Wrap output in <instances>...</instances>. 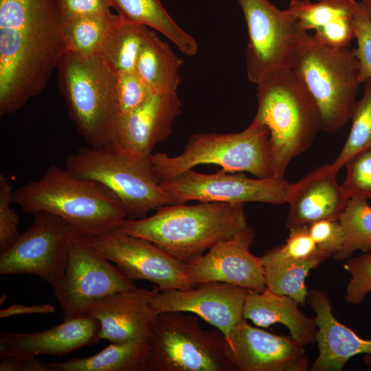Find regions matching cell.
Returning a JSON list of instances; mask_svg holds the SVG:
<instances>
[{
    "mask_svg": "<svg viewBox=\"0 0 371 371\" xmlns=\"http://www.w3.org/2000/svg\"><path fill=\"white\" fill-rule=\"evenodd\" d=\"M57 0H0V115L45 88L66 52Z\"/></svg>",
    "mask_w": 371,
    "mask_h": 371,
    "instance_id": "obj_1",
    "label": "cell"
},
{
    "mask_svg": "<svg viewBox=\"0 0 371 371\" xmlns=\"http://www.w3.org/2000/svg\"><path fill=\"white\" fill-rule=\"evenodd\" d=\"M118 229L150 241L186 264L221 240L255 238L247 222L244 203L166 205L148 217L126 218Z\"/></svg>",
    "mask_w": 371,
    "mask_h": 371,
    "instance_id": "obj_2",
    "label": "cell"
},
{
    "mask_svg": "<svg viewBox=\"0 0 371 371\" xmlns=\"http://www.w3.org/2000/svg\"><path fill=\"white\" fill-rule=\"evenodd\" d=\"M12 203L25 214L56 215L88 238L114 231L128 218L121 201L109 188L56 165L50 166L36 180L14 189Z\"/></svg>",
    "mask_w": 371,
    "mask_h": 371,
    "instance_id": "obj_3",
    "label": "cell"
},
{
    "mask_svg": "<svg viewBox=\"0 0 371 371\" xmlns=\"http://www.w3.org/2000/svg\"><path fill=\"white\" fill-rule=\"evenodd\" d=\"M256 89L258 109L251 123L267 128L273 176L282 178L291 160L311 146L321 130L320 112L291 69L267 76Z\"/></svg>",
    "mask_w": 371,
    "mask_h": 371,
    "instance_id": "obj_4",
    "label": "cell"
},
{
    "mask_svg": "<svg viewBox=\"0 0 371 371\" xmlns=\"http://www.w3.org/2000/svg\"><path fill=\"white\" fill-rule=\"evenodd\" d=\"M56 68L60 91L79 135L90 146L111 145L119 115L116 75L98 55L69 51Z\"/></svg>",
    "mask_w": 371,
    "mask_h": 371,
    "instance_id": "obj_5",
    "label": "cell"
},
{
    "mask_svg": "<svg viewBox=\"0 0 371 371\" xmlns=\"http://www.w3.org/2000/svg\"><path fill=\"white\" fill-rule=\"evenodd\" d=\"M291 69L319 108L322 131L333 133L350 120L361 83L352 50L330 47L306 33L294 53Z\"/></svg>",
    "mask_w": 371,
    "mask_h": 371,
    "instance_id": "obj_6",
    "label": "cell"
},
{
    "mask_svg": "<svg viewBox=\"0 0 371 371\" xmlns=\"http://www.w3.org/2000/svg\"><path fill=\"white\" fill-rule=\"evenodd\" d=\"M150 156L134 157L112 145L81 146L66 157L65 167L75 175L109 188L121 201L127 218H138L175 204L161 187Z\"/></svg>",
    "mask_w": 371,
    "mask_h": 371,
    "instance_id": "obj_7",
    "label": "cell"
},
{
    "mask_svg": "<svg viewBox=\"0 0 371 371\" xmlns=\"http://www.w3.org/2000/svg\"><path fill=\"white\" fill-rule=\"evenodd\" d=\"M268 139L265 126L251 123L239 133L194 134L179 155L156 153L150 159L159 182L203 164L218 165L225 172H247L258 178L274 177Z\"/></svg>",
    "mask_w": 371,
    "mask_h": 371,
    "instance_id": "obj_8",
    "label": "cell"
},
{
    "mask_svg": "<svg viewBox=\"0 0 371 371\" xmlns=\"http://www.w3.org/2000/svg\"><path fill=\"white\" fill-rule=\"evenodd\" d=\"M146 371H236L229 344L218 329H205L181 312L158 315Z\"/></svg>",
    "mask_w": 371,
    "mask_h": 371,
    "instance_id": "obj_9",
    "label": "cell"
},
{
    "mask_svg": "<svg viewBox=\"0 0 371 371\" xmlns=\"http://www.w3.org/2000/svg\"><path fill=\"white\" fill-rule=\"evenodd\" d=\"M32 225L0 252V274H31L47 282L60 298L71 239L74 232L63 218L50 213L32 214Z\"/></svg>",
    "mask_w": 371,
    "mask_h": 371,
    "instance_id": "obj_10",
    "label": "cell"
},
{
    "mask_svg": "<svg viewBox=\"0 0 371 371\" xmlns=\"http://www.w3.org/2000/svg\"><path fill=\"white\" fill-rule=\"evenodd\" d=\"M246 22L247 75L254 84L273 73L291 69L294 53L307 33L286 10L269 0H236Z\"/></svg>",
    "mask_w": 371,
    "mask_h": 371,
    "instance_id": "obj_11",
    "label": "cell"
},
{
    "mask_svg": "<svg viewBox=\"0 0 371 371\" xmlns=\"http://www.w3.org/2000/svg\"><path fill=\"white\" fill-rule=\"evenodd\" d=\"M175 203L188 201L287 203L291 183L284 177L251 179L221 170L204 174L188 170L159 182Z\"/></svg>",
    "mask_w": 371,
    "mask_h": 371,
    "instance_id": "obj_12",
    "label": "cell"
},
{
    "mask_svg": "<svg viewBox=\"0 0 371 371\" xmlns=\"http://www.w3.org/2000/svg\"><path fill=\"white\" fill-rule=\"evenodd\" d=\"M135 289L132 280L95 249L88 237L74 233L58 300L64 319L82 315L97 300Z\"/></svg>",
    "mask_w": 371,
    "mask_h": 371,
    "instance_id": "obj_13",
    "label": "cell"
},
{
    "mask_svg": "<svg viewBox=\"0 0 371 371\" xmlns=\"http://www.w3.org/2000/svg\"><path fill=\"white\" fill-rule=\"evenodd\" d=\"M89 238L95 249L131 280L151 282L161 291L194 287L188 276V265L148 240L118 229Z\"/></svg>",
    "mask_w": 371,
    "mask_h": 371,
    "instance_id": "obj_14",
    "label": "cell"
},
{
    "mask_svg": "<svg viewBox=\"0 0 371 371\" xmlns=\"http://www.w3.org/2000/svg\"><path fill=\"white\" fill-rule=\"evenodd\" d=\"M250 290L217 282L199 284L188 290L159 291L150 305L157 314L190 313L221 330L228 343L233 328L243 318L246 297Z\"/></svg>",
    "mask_w": 371,
    "mask_h": 371,
    "instance_id": "obj_15",
    "label": "cell"
},
{
    "mask_svg": "<svg viewBox=\"0 0 371 371\" xmlns=\"http://www.w3.org/2000/svg\"><path fill=\"white\" fill-rule=\"evenodd\" d=\"M159 291L155 285L111 294L91 303L83 314L98 321L100 339L111 343L152 339L159 314L150 302Z\"/></svg>",
    "mask_w": 371,
    "mask_h": 371,
    "instance_id": "obj_16",
    "label": "cell"
},
{
    "mask_svg": "<svg viewBox=\"0 0 371 371\" xmlns=\"http://www.w3.org/2000/svg\"><path fill=\"white\" fill-rule=\"evenodd\" d=\"M229 344L236 371H306L309 359L304 346L291 336L269 333L241 320Z\"/></svg>",
    "mask_w": 371,
    "mask_h": 371,
    "instance_id": "obj_17",
    "label": "cell"
},
{
    "mask_svg": "<svg viewBox=\"0 0 371 371\" xmlns=\"http://www.w3.org/2000/svg\"><path fill=\"white\" fill-rule=\"evenodd\" d=\"M181 107L177 92L155 93L137 109L118 115L111 145L134 157H150L155 146L170 135Z\"/></svg>",
    "mask_w": 371,
    "mask_h": 371,
    "instance_id": "obj_18",
    "label": "cell"
},
{
    "mask_svg": "<svg viewBox=\"0 0 371 371\" xmlns=\"http://www.w3.org/2000/svg\"><path fill=\"white\" fill-rule=\"evenodd\" d=\"M254 239L236 238L218 242L205 253L188 263L191 284L217 282L256 292L267 289L261 257L249 248Z\"/></svg>",
    "mask_w": 371,
    "mask_h": 371,
    "instance_id": "obj_19",
    "label": "cell"
},
{
    "mask_svg": "<svg viewBox=\"0 0 371 371\" xmlns=\"http://www.w3.org/2000/svg\"><path fill=\"white\" fill-rule=\"evenodd\" d=\"M99 331L98 321L82 314L64 319L61 324L45 330L29 333H1L0 357L62 356L98 342Z\"/></svg>",
    "mask_w": 371,
    "mask_h": 371,
    "instance_id": "obj_20",
    "label": "cell"
},
{
    "mask_svg": "<svg viewBox=\"0 0 371 371\" xmlns=\"http://www.w3.org/2000/svg\"><path fill=\"white\" fill-rule=\"evenodd\" d=\"M337 172L332 164H326L292 183L286 223L289 229L320 220L339 219L349 199L337 182Z\"/></svg>",
    "mask_w": 371,
    "mask_h": 371,
    "instance_id": "obj_21",
    "label": "cell"
},
{
    "mask_svg": "<svg viewBox=\"0 0 371 371\" xmlns=\"http://www.w3.org/2000/svg\"><path fill=\"white\" fill-rule=\"evenodd\" d=\"M306 302L315 313L319 351L310 370L340 371L354 356L371 353V340L360 337L334 317L326 292L310 291Z\"/></svg>",
    "mask_w": 371,
    "mask_h": 371,
    "instance_id": "obj_22",
    "label": "cell"
},
{
    "mask_svg": "<svg viewBox=\"0 0 371 371\" xmlns=\"http://www.w3.org/2000/svg\"><path fill=\"white\" fill-rule=\"evenodd\" d=\"M357 3L356 0H291L287 10L303 30H314V35L324 44L345 48L355 37L353 18Z\"/></svg>",
    "mask_w": 371,
    "mask_h": 371,
    "instance_id": "obj_23",
    "label": "cell"
},
{
    "mask_svg": "<svg viewBox=\"0 0 371 371\" xmlns=\"http://www.w3.org/2000/svg\"><path fill=\"white\" fill-rule=\"evenodd\" d=\"M298 305L291 297L267 289L262 292L250 291L245 300L243 318L265 328L277 323L283 324L290 336L304 346L316 342L317 327L315 318L306 316Z\"/></svg>",
    "mask_w": 371,
    "mask_h": 371,
    "instance_id": "obj_24",
    "label": "cell"
},
{
    "mask_svg": "<svg viewBox=\"0 0 371 371\" xmlns=\"http://www.w3.org/2000/svg\"><path fill=\"white\" fill-rule=\"evenodd\" d=\"M151 348L150 339L111 343L90 357L45 365L49 371H146Z\"/></svg>",
    "mask_w": 371,
    "mask_h": 371,
    "instance_id": "obj_25",
    "label": "cell"
},
{
    "mask_svg": "<svg viewBox=\"0 0 371 371\" xmlns=\"http://www.w3.org/2000/svg\"><path fill=\"white\" fill-rule=\"evenodd\" d=\"M182 63L170 45L147 27L135 67L147 85L155 93L177 92Z\"/></svg>",
    "mask_w": 371,
    "mask_h": 371,
    "instance_id": "obj_26",
    "label": "cell"
},
{
    "mask_svg": "<svg viewBox=\"0 0 371 371\" xmlns=\"http://www.w3.org/2000/svg\"><path fill=\"white\" fill-rule=\"evenodd\" d=\"M112 8L124 21L158 31L184 54L194 56L196 40L182 29L165 10L160 0H111Z\"/></svg>",
    "mask_w": 371,
    "mask_h": 371,
    "instance_id": "obj_27",
    "label": "cell"
},
{
    "mask_svg": "<svg viewBox=\"0 0 371 371\" xmlns=\"http://www.w3.org/2000/svg\"><path fill=\"white\" fill-rule=\"evenodd\" d=\"M146 29L120 16L97 55L115 75L135 71Z\"/></svg>",
    "mask_w": 371,
    "mask_h": 371,
    "instance_id": "obj_28",
    "label": "cell"
},
{
    "mask_svg": "<svg viewBox=\"0 0 371 371\" xmlns=\"http://www.w3.org/2000/svg\"><path fill=\"white\" fill-rule=\"evenodd\" d=\"M330 256L322 253L303 261L271 260L261 257L267 289L274 293L291 297L299 304L304 305L308 294L305 280L309 271Z\"/></svg>",
    "mask_w": 371,
    "mask_h": 371,
    "instance_id": "obj_29",
    "label": "cell"
},
{
    "mask_svg": "<svg viewBox=\"0 0 371 371\" xmlns=\"http://www.w3.org/2000/svg\"><path fill=\"white\" fill-rule=\"evenodd\" d=\"M120 16L111 11L80 16L67 20L63 30L66 51L81 55H97L106 36Z\"/></svg>",
    "mask_w": 371,
    "mask_h": 371,
    "instance_id": "obj_30",
    "label": "cell"
},
{
    "mask_svg": "<svg viewBox=\"0 0 371 371\" xmlns=\"http://www.w3.org/2000/svg\"><path fill=\"white\" fill-rule=\"evenodd\" d=\"M338 221L344 240L340 249L333 255L335 260L348 259L357 250L371 252V205L368 199L350 198Z\"/></svg>",
    "mask_w": 371,
    "mask_h": 371,
    "instance_id": "obj_31",
    "label": "cell"
},
{
    "mask_svg": "<svg viewBox=\"0 0 371 371\" xmlns=\"http://www.w3.org/2000/svg\"><path fill=\"white\" fill-rule=\"evenodd\" d=\"M361 98L357 101L350 117L351 128L346 142L332 165L337 170L359 151L371 147V79L367 80Z\"/></svg>",
    "mask_w": 371,
    "mask_h": 371,
    "instance_id": "obj_32",
    "label": "cell"
},
{
    "mask_svg": "<svg viewBox=\"0 0 371 371\" xmlns=\"http://www.w3.org/2000/svg\"><path fill=\"white\" fill-rule=\"evenodd\" d=\"M289 231L286 243L270 249L261 256L262 258L271 260L303 261L322 253L328 254L318 248L309 234L308 225L293 228Z\"/></svg>",
    "mask_w": 371,
    "mask_h": 371,
    "instance_id": "obj_33",
    "label": "cell"
},
{
    "mask_svg": "<svg viewBox=\"0 0 371 371\" xmlns=\"http://www.w3.org/2000/svg\"><path fill=\"white\" fill-rule=\"evenodd\" d=\"M346 177L340 186L346 196L371 200V147L361 150L345 163Z\"/></svg>",
    "mask_w": 371,
    "mask_h": 371,
    "instance_id": "obj_34",
    "label": "cell"
},
{
    "mask_svg": "<svg viewBox=\"0 0 371 371\" xmlns=\"http://www.w3.org/2000/svg\"><path fill=\"white\" fill-rule=\"evenodd\" d=\"M155 93L135 71L116 75L119 115L126 114L137 109Z\"/></svg>",
    "mask_w": 371,
    "mask_h": 371,
    "instance_id": "obj_35",
    "label": "cell"
},
{
    "mask_svg": "<svg viewBox=\"0 0 371 371\" xmlns=\"http://www.w3.org/2000/svg\"><path fill=\"white\" fill-rule=\"evenodd\" d=\"M353 24L357 47L352 51L359 61L362 83L371 79V20L363 1L357 3Z\"/></svg>",
    "mask_w": 371,
    "mask_h": 371,
    "instance_id": "obj_36",
    "label": "cell"
},
{
    "mask_svg": "<svg viewBox=\"0 0 371 371\" xmlns=\"http://www.w3.org/2000/svg\"><path fill=\"white\" fill-rule=\"evenodd\" d=\"M344 268L350 275L345 300L352 304L363 302L366 295L371 292V253L350 258Z\"/></svg>",
    "mask_w": 371,
    "mask_h": 371,
    "instance_id": "obj_37",
    "label": "cell"
},
{
    "mask_svg": "<svg viewBox=\"0 0 371 371\" xmlns=\"http://www.w3.org/2000/svg\"><path fill=\"white\" fill-rule=\"evenodd\" d=\"M13 186L9 177L0 175V252L8 249L18 238L19 215L11 207Z\"/></svg>",
    "mask_w": 371,
    "mask_h": 371,
    "instance_id": "obj_38",
    "label": "cell"
},
{
    "mask_svg": "<svg viewBox=\"0 0 371 371\" xmlns=\"http://www.w3.org/2000/svg\"><path fill=\"white\" fill-rule=\"evenodd\" d=\"M308 232L318 248L330 256L342 246L343 230L338 220L324 219L314 222L308 225Z\"/></svg>",
    "mask_w": 371,
    "mask_h": 371,
    "instance_id": "obj_39",
    "label": "cell"
},
{
    "mask_svg": "<svg viewBox=\"0 0 371 371\" xmlns=\"http://www.w3.org/2000/svg\"><path fill=\"white\" fill-rule=\"evenodd\" d=\"M65 20L111 11V0H57Z\"/></svg>",
    "mask_w": 371,
    "mask_h": 371,
    "instance_id": "obj_40",
    "label": "cell"
},
{
    "mask_svg": "<svg viewBox=\"0 0 371 371\" xmlns=\"http://www.w3.org/2000/svg\"><path fill=\"white\" fill-rule=\"evenodd\" d=\"M54 306L49 304L32 306L13 304L3 309H1L0 317L4 318L23 314H47L54 313Z\"/></svg>",
    "mask_w": 371,
    "mask_h": 371,
    "instance_id": "obj_41",
    "label": "cell"
},
{
    "mask_svg": "<svg viewBox=\"0 0 371 371\" xmlns=\"http://www.w3.org/2000/svg\"><path fill=\"white\" fill-rule=\"evenodd\" d=\"M1 359L0 371H21L23 359L12 356Z\"/></svg>",
    "mask_w": 371,
    "mask_h": 371,
    "instance_id": "obj_42",
    "label": "cell"
},
{
    "mask_svg": "<svg viewBox=\"0 0 371 371\" xmlns=\"http://www.w3.org/2000/svg\"><path fill=\"white\" fill-rule=\"evenodd\" d=\"M21 371H49L36 357L23 359Z\"/></svg>",
    "mask_w": 371,
    "mask_h": 371,
    "instance_id": "obj_43",
    "label": "cell"
},
{
    "mask_svg": "<svg viewBox=\"0 0 371 371\" xmlns=\"http://www.w3.org/2000/svg\"><path fill=\"white\" fill-rule=\"evenodd\" d=\"M363 363L371 368V353L366 354L363 358Z\"/></svg>",
    "mask_w": 371,
    "mask_h": 371,
    "instance_id": "obj_44",
    "label": "cell"
},
{
    "mask_svg": "<svg viewBox=\"0 0 371 371\" xmlns=\"http://www.w3.org/2000/svg\"><path fill=\"white\" fill-rule=\"evenodd\" d=\"M364 2L366 10L371 20V0H364Z\"/></svg>",
    "mask_w": 371,
    "mask_h": 371,
    "instance_id": "obj_45",
    "label": "cell"
},
{
    "mask_svg": "<svg viewBox=\"0 0 371 371\" xmlns=\"http://www.w3.org/2000/svg\"><path fill=\"white\" fill-rule=\"evenodd\" d=\"M361 1H364V0H361Z\"/></svg>",
    "mask_w": 371,
    "mask_h": 371,
    "instance_id": "obj_46",
    "label": "cell"
}]
</instances>
